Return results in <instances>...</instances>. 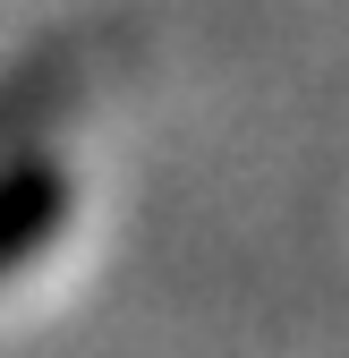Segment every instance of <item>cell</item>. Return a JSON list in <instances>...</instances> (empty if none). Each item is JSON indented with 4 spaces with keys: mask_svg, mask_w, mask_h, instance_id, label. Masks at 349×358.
<instances>
[{
    "mask_svg": "<svg viewBox=\"0 0 349 358\" xmlns=\"http://www.w3.org/2000/svg\"><path fill=\"white\" fill-rule=\"evenodd\" d=\"M60 222H68V171L52 154H17L9 145V162H0V282H9Z\"/></svg>",
    "mask_w": 349,
    "mask_h": 358,
    "instance_id": "1",
    "label": "cell"
},
{
    "mask_svg": "<svg viewBox=\"0 0 349 358\" xmlns=\"http://www.w3.org/2000/svg\"><path fill=\"white\" fill-rule=\"evenodd\" d=\"M68 85H77V52H34V60H17V69H0V154H9L26 128L52 120Z\"/></svg>",
    "mask_w": 349,
    "mask_h": 358,
    "instance_id": "2",
    "label": "cell"
}]
</instances>
